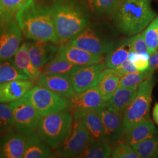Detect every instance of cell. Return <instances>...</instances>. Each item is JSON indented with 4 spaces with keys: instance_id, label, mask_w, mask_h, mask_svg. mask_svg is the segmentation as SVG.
Listing matches in <instances>:
<instances>
[{
    "instance_id": "12",
    "label": "cell",
    "mask_w": 158,
    "mask_h": 158,
    "mask_svg": "<svg viewBox=\"0 0 158 158\" xmlns=\"http://www.w3.org/2000/svg\"><path fill=\"white\" fill-rule=\"evenodd\" d=\"M106 68L105 64L101 62L74 69L70 77L75 91L80 93L96 85L100 74Z\"/></svg>"
},
{
    "instance_id": "17",
    "label": "cell",
    "mask_w": 158,
    "mask_h": 158,
    "mask_svg": "<svg viewBox=\"0 0 158 158\" xmlns=\"http://www.w3.org/2000/svg\"><path fill=\"white\" fill-rule=\"evenodd\" d=\"M35 84L34 79H17L0 84V102L10 103L23 98Z\"/></svg>"
},
{
    "instance_id": "36",
    "label": "cell",
    "mask_w": 158,
    "mask_h": 158,
    "mask_svg": "<svg viewBox=\"0 0 158 158\" xmlns=\"http://www.w3.org/2000/svg\"><path fill=\"white\" fill-rule=\"evenodd\" d=\"M111 156L114 158H140L131 145L125 142L118 144L112 151Z\"/></svg>"
},
{
    "instance_id": "24",
    "label": "cell",
    "mask_w": 158,
    "mask_h": 158,
    "mask_svg": "<svg viewBox=\"0 0 158 158\" xmlns=\"http://www.w3.org/2000/svg\"><path fill=\"white\" fill-rule=\"evenodd\" d=\"M52 156L49 147L36 133L27 136L23 158H45Z\"/></svg>"
},
{
    "instance_id": "4",
    "label": "cell",
    "mask_w": 158,
    "mask_h": 158,
    "mask_svg": "<svg viewBox=\"0 0 158 158\" xmlns=\"http://www.w3.org/2000/svg\"><path fill=\"white\" fill-rule=\"evenodd\" d=\"M118 34L113 25L106 21L90 23L73 40L72 45L97 54H106L118 41Z\"/></svg>"
},
{
    "instance_id": "31",
    "label": "cell",
    "mask_w": 158,
    "mask_h": 158,
    "mask_svg": "<svg viewBox=\"0 0 158 158\" xmlns=\"http://www.w3.org/2000/svg\"><path fill=\"white\" fill-rule=\"evenodd\" d=\"M153 73L154 70L149 68L144 71H137L125 74L121 77L118 89L138 85L144 80L152 77Z\"/></svg>"
},
{
    "instance_id": "1",
    "label": "cell",
    "mask_w": 158,
    "mask_h": 158,
    "mask_svg": "<svg viewBox=\"0 0 158 158\" xmlns=\"http://www.w3.org/2000/svg\"><path fill=\"white\" fill-rule=\"evenodd\" d=\"M51 10L58 44L73 40L90 23V13L84 1L55 0Z\"/></svg>"
},
{
    "instance_id": "29",
    "label": "cell",
    "mask_w": 158,
    "mask_h": 158,
    "mask_svg": "<svg viewBox=\"0 0 158 158\" xmlns=\"http://www.w3.org/2000/svg\"><path fill=\"white\" fill-rule=\"evenodd\" d=\"M131 147L141 158H158V136L148 138Z\"/></svg>"
},
{
    "instance_id": "30",
    "label": "cell",
    "mask_w": 158,
    "mask_h": 158,
    "mask_svg": "<svg viewBox=\"0 0 158 158\" xmlns=\"http://www.w3.org/2000/svg\"><path fill=\"white\" fill-rule=\"evenodd\" d=\"M28 79V76L14 65L12 58L0 60V84L14 80Z\"/></svg>"
},
{
    "instance_id": "42",
    "label": "cell",
    "mask_w": 158,
    "mask_h": 158,
    "mask_svg": "<svg viewBox=\"0 0 158 158\" xmlns=\"http://www.w3.org/2000/svg\"><path fill=\"white\" fill-rule=\"evenodd\" d=\"M2 158V156H1V155L0 154V158Z\"/></svg>"
},
{
    "instance_id": "18",
    "label": "cell",
    "mask_w": 158,
    "mask_h": 158,
    "mask_svg": "<svg viewBox=\"0 0 158 158\" xmlns=\"http://www.w3.org/2000/svg\"><path fill=\"white\" fill-rule=\"evenodd\" d=\"M27 136L13 130L0 137V154L2 158H23Z\"/></svg>"
},
{
    "instance_id": "21",
    "label": "cell",
    "mask_w": 158,
    "mask_h": 158,
    "mask_svg": "<svg viewBox=\"0 0 158 158\" xmlns=\"http://www.w3.org/2000/svg\"><path fill=\"white\" fill-rule=\"evenodd\" d=\"M12 59L17 69L28 76L29 79H38L41 73L40 70L36 68L31 60L27 42L20 45Z\"/></svg>"
},
{
    "instance_id": "13",
    "label": "cell",
    "mask_w": 158,
    "mask_h": 158,
    "mask_svg": "<svg viewBox=\"0 0 158 158\" xmlns=\"http://www.w3.org/2000/svg\"><path fill=\"white\" fill-rule=\"evenodd\" d=\"M56 55L78 66L97 64L103 60V55L91 53L72 45L69 42L63 43L60 46Z\"/></svg>"
},
{
    "instance_id": "11",
    "label": "cell",
    "mask_w": 158,
    "mask_h": 158,
    "mask_svg": "<svg viewBox=\"0 0 158 158\" xmlns=\"http://www.w3.org/2000/svg\"><path fill=\"white\" fill-rule=\"evenodd\" d=\"M23 33L16 20L0 24V60L11 59L21 45Z\"/></svg>"
},
{
    "instance_id": "14",
    "label": "cell",
    "mask_w": 158,
    "mask_h": 158,
    "mask_svg": "<svg viewBox=\"0 0 158 158\" xmlns=\"http://www.w3.org/2000/svg\"><path fill=\"white\" fill-rule=\"evenodd\" d=\"M37 85L67 99L70 98L76 93L70 76L66 75L42 73L38 77Z\"/></svg>"
},
{
    "instance_id": "8",
    "label": "cell",
    "mask_w": 158,
    "mask_h": 158,
    "mask_svg": "<svg viewBox=\"0 0 158 158\" xmlns=\"http://www.w3.org/2000/svg\"><path fill=\"white\" fill-rule=\"evenodd\" d=\"M11 110L15 130L27 136L36 131L41 116L34 106L25 98L9 103Z\"/></svg>"
},
{
    "instance_id": "32",
    "label": "cell",
    "mask_w": 158,
    "mask_h": 158,
    "mask_svg": "<svg viewBox=\"0 0 158 158\" xmlns=\"http://www.w3.org/2000/svg\"><path fill=\"white\" fill-rule=\"evenodd\" d=\"M143 32L148 53L151 55L158 49V16L149 23Z\"/></svg>"
},
{
    "instance_id": "25",
    "label": "cell",
    "mask_w": 158,
    "mask_h": 158,
    "mask_svg": "<svg viewBox=\"0 0 158 158\" xmlns=\"http://www.w3.org/2000/svg\"><path fill=\"white\" fill-rule=\"evenodd\" d=\"M131 51L128 38L118 40L107 53L104 63L106 67L111 69L118 67L128 59Z\"/></svg>"
},
{
    "instance_id": "10",
    "label": "cell",
    "mask_w": 158,
    "mask_h": 158,
    "mask_svg": "<svg viewBox=\"0 0 158 158\" xmlns=\"http://www.w3.org/2000/svg\"><path fill=\"white\" fill-rule=\"evenodd\" d=\"M68 100V109L72 114L73 119L85 111L102 108L106 102L96 85L85 90L76 93Z\"/></svg>"
},
{
    "instance_id": "34",
    "label": "cell",
    "mask_w": 158,
    "mask_h": 158,
    "mask_svg": "<svg viewBox=\"0 0 158 158\" xmlns=\"http://www.w3.org/2000/svg\"><path fill=\"white\" fill-rule=\"evenodd\" d=\"M128 41L131 51L138 54L148 53V46L144 38L143 31L128 38Z\"/></svg>"
},
{
    "instance_id": "26",
    "label": "cell",
    "mask_w": 158,
    "mask_h": 158,
    "mask_svg": "<svg viewBox=\"0 0 158 158\" xmlns=\"http://www.w3.org/2000/svg\"><path fill=\"white\" fill-rule=\"evenodd\" d=\"M121 0H85L90 14L97 17L113 15Z\"/></svg>"
},
{
    "instance_id": "23",
    "label": "cell",
    "mask_w": 158,
    "mask_h": 158,
    "mask_svg": "<svg viewBox=\"0 0 158 158\" xmlns=\"http://www.w3.org/2000/svg\"><path fill=\"white\" fill-rule=\"evenodd\" d=\"M77 119L82 121L92 139L104 141V127L98 110L81 113L77 118L73 119V120Z\"/></svg>"
},
{
    "instance_id": "19",
    "label": "cell",
    "mask_w": 158,
    "mask_h": 158,
    "mask_svg": "<svg viewBox=\"0 0 158 158\" xmlns=\"http://www.w3.org/2000/svg\"><path fill=\"white\" fill-rule=\"evenodd\" d=\"M138 85L118 89L105 102V107L113 113L123 115L126 108L135 97Z\"/></svg>"
},
{
    "instance_id": "40",
    "label": "cell",
    "mask_w": 158,
    "mask_h": 158,
    "mask_svg": "<svg viewBox=\"0 0 158 158\" xmlns=\"http://www.w3.org/2000/svg\"><path fill=\"white\" fill-rule=\"evenodd\" d=\"M149 67L153 69L154 71L158 69V49L152 55H150L149 60Z\"/></svg>"
},
{
    "instance_id": "37",
    "label": "cell",
    "mask_w": 158,
    "mask_h": 158,
    "mask_svg": "<svg viewBox=\"0 0 158 158\" xmlns=\"http://www.w3.org/2000/svg\"><path fill=\"white\" fill-rule=\"evenodd\" d=\"M28 0H0V5L7 11L14 13L23 6Z\"/></svg>"
},
{
    "instance_id": "7",
    "label": "cell",
    "mask_w": 158,
    "mask_h": 158,
    "mask_svg": "<svg viewBox=\"0 0 158 158\" xmlns=\"http://www.w3.org/2000/svg\"><path fill=\"white\" fill-rule=\"evenodd\" d=\"M23 97L34 106L41 117L69 107L68 99L40 85H34Z\"/></svg>"
},
{
    "instance_id": "33",
    "label": "cell",
    "mask_w": 158,
    "mask_h": 158,
    "mask_svg": "<svg viewBox=\"0 0 158 158\" xmlns=\"http://www.w3.org/2000/svg\"><path fill=\"white\" fill-rule=\"evenodd\" d=\"M15 130L11 110L9 105L0 102V137Z\"/></svg>"
},
{
    "instance_id": "3",
    "label": "cell",
    "mask_w": 158,
    "mask_h": 158,
    "mask_svg": "<svg viewBox=\"0 0 158 158\" xmlns=\"http://www.w3.org/2000/svg\"><path fill=\"white\" fill-rule=\"evenodd\" d=\"M156 16L150 0H121L112 18L120 33L132 36L141 32Z\"/></svg>"
},
{
    "instance_id": "41",
    "label": "cell",
    "mask_w": 158,
    "mask_h": 158,
    "mask_svg": "<svg viewBox=\"0 0 158 158\" xmlns=\"http://www.w3.org/2000/svg\"><path fill=\"white\" fill-rule=\"evenodd\" d=\"M152 117L155 123L158 126V102L155 103L153 108Z\"/></svg>"
},
{
    "instance_id": "35",
    "label": "cell",
    "mask_w": 158,
    "mask_h": 158,
    "mask_svg": "<svg viewBox=\"0 0 158 158\" xmlns=\"http://www.w3.org/2000/svg\"><path fill=\"white\" fill-rule=\"evenodd\" d=\"M149 57L150 55L148 53L138 54L131 51L128 59L134 64L138 71H144L149 67Z\"/></svg>"
},
{
    "instance_id": "2",
    "label": "cell",
    "mask_w": 158,
    "mask_h": 158,
    "mask_svg": "<svg viewBox=\"0 0 158 158\" xmlns=\"http://www.w3.org/2000/svg\"><path fill=\"white\" fill-rule=\"evenodd\" d=\"M15 20L26 38L58 44L51 7L28 0L17 12Z\"/></svg>"
},
{
    "instance_id": "27",
    "label": "cell",
    "mask_w": 158,
    "mask_h": 158,
    "mask_svg": "<svg viewBox=\"0 0 158 158\" xmlns=\"http://www.w3.org/2000/svg\"><path fill=\"white\" fill-rule=\"evenodd\" d=\"M112 154V149L107 142L91 139L78 158H107Z\"/></svg>"
},
{
    "instance_id": "22",
    "label": "cell",
    "mask_w": 158,
    "mask_h": 158,
    "mask_svg": "<svg viewBox=\"0 0 158 158\" xmlns=\"http://www.w3.org/2000/svg\"><path fill=\"white\" fill-rule=\"evenodd\" d=\"M120 78L121 76L111 69H105L100 74L96 86L104 102H107L118 89Z\"/></svg>"
},
{
    "instance_id": "5",
    "label": "cell",
    "mask_w": 158,
    "mask_h": 158,
    "mask_svg": "<svg viewBox=\"0 0 158 158\" xmlns=\"http://www.w3.org/2000/svg\"><path fill=\"white\" fill-rule=\"evenodd\" d=\"M72 114L68 109L40 118L36 132L40 138L55 149L68 135L73 124Z\"/></svg>"
},
{
    "instance_id": "20",
    "label": "cell",
    "mask_w": 158,
    "mask_h": 158,
    "mask_svg": "<svg viewBox=\"0 0 158 158\" xmlns=\"http://www.w3.org/2000/svg\"><path fill=\"white\" fill-rule=\"evenodd\" d=\"M158 135V130L152 121L148 118L138 123L129 130L124 136V141L132 146Z\"/></svg>"
},
{
    "instance_id": "6",
    "label": "cell",
    "mask_w": 158,
    "mask_h": 158,
    "mask_svg": "<svg viewBox=\"0 0 158 158\" xmlns=\"http://www.w3.org/2000/svg\"><path fill=\"white\" fill-rule=\"evenodd\" d=\"M153 77H150L138 85L135 96L123 114V136L134 126L148 118L153 88Z\"/></svg>"
},
{
    "instance_id": "9",
    "label": "cell",
    "mask_w": 158,
    "mask_h": 158,
    "mask_svg": "<svg viewBox=\"0 0 158 158\" xmlns=\"http://www.w3.org/2000/svg\"><path fill=\"white\" fill-rule=\"evenodd\" d=\"M91 139L82 121L73 120L68 135L62 143L55 149V152L62 157L78 158Z\"/></svg>"
},
{
    "instance_id": "39",
    "label": "cell",
    "mask_w": 158,
    "mask_h": 158,
    "mask_svg": "<svg viewBox=\"0 0 158 158\" xmlns=\"http://www.w3.org/2000/svg\"><path fill=\"white\" fill-rule=\"evenodd\" d=\"M14 13L7 11L2 6L0 5V24L13 19Z\"/></svg>"
},
{
    "instance_id": "15",
    "label": "cell",
    "mask_w": 158,
    "mask_h": 158,
    "mask_svg": "<svg viewBox=\"0 0 158 158\" xmlns=\"http://www.w3.org/2000/svg\"><path fill=\"white\" fill-rule=\"evenodd\" d=\"M29 54L34 66L38 69L43 68L56 55V44L51 41L33 40L27 42Z\"/></svg>"
},
{
    "instance_id": "16",
    "label": "cell",
    "mask_w": 158,
    "mask_h": 158,
    "mask_svg": "<svg viewBox=\"0 0 158 158\" xmlns=\"http://www.w3.org/2000/svg\"><path fill=\"white\" fill-rule=\"evenodd\" d=\"M104 127V141L112 145L123 136V115L109 111L105 106L98 110Z\"/></svg>"
},
{
    "instance_id": "28",
    "label": "cell",
    "mask_w": 158,
    "mask_h": 158,
    "mask_svg": "<svg viewBox=\"0 0 158 158\" xmlns=\"http://www.w3.org/2000/svg\"><path fill=\"white\" fill-rule=\"evenodd\" d=\"M77 67L78 66L74 65L56 55L53 59L43 67L42 73L50 74H62L70 76L74 69Z\"/></svg>"
},
{
    "instance_id": "38",
    "label": "cell",
    "mask_w": 158,
    "mask_h": 158,
    "mask_svg": "<svg viewBox=\"0 0 158 158\" xmlns=\"http://www.w3.org/2000/svg\"><path fill=\"white\" fill-rule=\"evenodd\" d=\"M114 71L119 75L121 77L127 74L134 73L138 71L135 67L134 64L128 59L124 62L120 66L114 69Z\"/></svg>"
}]
</instances>
